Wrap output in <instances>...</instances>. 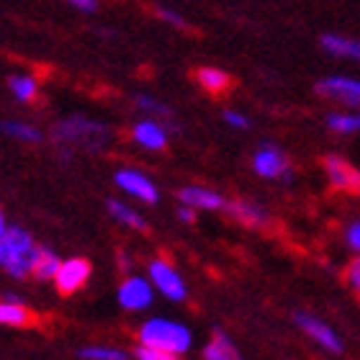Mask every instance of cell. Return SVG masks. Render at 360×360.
I'll use <instances>...</instances> for the list:
<instances>
[{"mask_svg": "<svg viewBox=\"0 0 360 360\" xmlns=\"http://www.w3.org/2000/svg\"><path fill=\"white\" fill-rule=\"evenodd\" d=\"M0 324L3 327H31L34 311L26 304H11L0 299Z\"/></svg>", "mask_w": 360, "mask_h": 360, "instance_id": "obj_21", "label": "cell"}, {"mask_svg": "<svg viewBox=\"0 0 360 360\" xmlns=\"http://www.w3.org/2000/svg\"><path fill=\"white\" fill-rule=\"evenodd\" d=\"M178 201L195 211H224L226 198L209 186H183L178 191Z\"/></svg>", "mask_w": 360, "mask_h": 360, "instance_id": "obj_13", "label": "cell"}, {"mask_svg": "<svg viewBox=\"0 0 360 360\" xmlns=\"http://www.w3.org/2000/svg\"><path fill=\"white\" fill-rule=\"evenodd\" d=\"M252 170L260 178H268V180H291L293 175L291 162H288V158L278 150L276 144H263L252 155Z\"/></svg>", "mask_w": 360, "mask_h": 360, "instance_id": "obj_8", "label": "cell"}, {"mask_svg": "<svg viewBox=\"0 0 360 360\" xmlns=\"http://www.w3.org/2000/svg\"><path fill=\"white\" fill-rule=\"evenodd\" d=\"M221 119L229 124V127H234V129H248L250 127V119L245 116V113H240V111H234V108H226L224 113H221Z\"/></svg>", "mask_w": 360, "mask_h": 360, "instance_id": "obj_29", "label": "cell"}, {"mask_svg": "<svg viewBox=\"0 0 360 360\" xmlns=\"http://www.w3.org/2000/svg\"><path fill=\"white\" fill-rule=\"evenodd\" d=\"M77 358L80 360H129V353L111 345H85V347H80Z\"/></svg>", "mask_w": 360, "mask_h": 360, "instance_id": "obj_24", "label": "cell"}, {"mask_svg": "<svg viewBox=\"0 0 360 360\" xmlns=\"http://www.w3.org/2000/svg\"><path fill=\"white\" fill-rule=\"evenodd\" d=\"M158 18L160 21L170 23V26H175V29H188L186 18H183L178 11H173V8H158Z\"/></svg>", "mask_w": 360, "mask_h": 360, "instance_id": "obj_27", "label": "cell"}, {"mask_svg": "<svg viewBox=\"0 0 360 360\" xmlns=\"http://www.w3.org/2000/svg\"><path fill=\"white\" fill-rule=\"evenodd\" d=\"M8 90L18 103H34L39 98V80L29 72H13L8 75Z\"/></svg>", "mask_w": 360, "mask_h": 360, "instance_id": "obj_20", "label": "cell"}, {"mask_svg": "<svg viewBox=\"0 0 360 360\" xmlns=\"http://www.w3.org/2000/svg\"><path fill=\"white\" fill-rule=\"evenodd\" d=\"M293 322L299 324V330L307 332L316 345H322L327 353H342V340H340V335L332 330L330 324H324L322 319H316L314 314L296 311V314H293Z\"/></svg>", "mask_w": 360, "mask_h": 360, "instance_id": "obj_10", "label": "cell"}, {"mask_svg": "<svg viewBox=\"0 0 360 360\" xmlns=\"http://www.w3.org/2000/svg\"><path fill=\"white\" fill-rule=\"evenodd\" d=\"M119 268H124V270L131 268V257H129V252H124V250L119 252Z\"/></svg>", "mask_w": 360, "mask_h": 360, "instance_id": "obj_35", "label": "cell"}, {"mask_svg": "<svg viewBox=\"0 0 360 360\" xmlns=\"http://www.w3.org/2000/svg\"><path fill=\"white\" fill-rule=\"evenodd\" d=\"M314 90L324 101H335V103H342L347 108H360V80L345 75H330L322 77L314 85Z\"/></svg>", "mask_w": 360, "mask_h": 360, "instance_id": "obj_5", "label": "cell"}, {"mask_svg": "<svg viewBox=\"0 0 360 360\" xmlns=\"http://www.w3.org/2000/svg\"><path fill=\"white\" fill-rule=\"evenodd\" d=\"M90 273H93L90 260H85V257H68V260H62L60 273H57L52 283L57 288V293L72 296L80 288H85V283L90 281Z\"/></svg>", "mask_w": 360, "mask_h": 360, "instance_id": "obj_9", "label": "cell"}, {"mask_svg": "<svg viewBox=\"0 0 360 360\" xmlns=\"http://www.w3.org/2000/svg\"><path fill=\"white\" fill-rule=\"evenodd\" d=\"M178 219L183 221V224H193V221H195V209H191V206H183V203H180V206H178Z\"/></svg>", "mask_w": 360, "mask_h": 360, "instance_id": "obj_32", "label": "cell"}, {"mask_svg": "<svg viewBox=\"0 0 360 360\" xmlns=\"http://www.w3.org/2000/svg\"><path fill=\"white\" fill-rule=\"evenodd\" d=\"M39 250H41V245H37L29 229L11 226L6 237L0 240V268L15 281H26L34 273Z\"/></svg>", "mask_w": 360, "mask_h": 360, "instance_id": "obj_2", "label": "cell"}, {"mask_svg": "<svg viewBox=\"0 0 360 360\" xmlns=\"http://www.w3.org/2000/svg\"><path fill=\"white\" fill-rule=\"evenodd\" d=\"M134 360H180V355L165 353V350H158V347L136 345L134 347Z\"/></svg>", "mask_w": 360, "mask_h": 360, "instance_id": "obj_26", "label": "cell"}, {"mask_svg": "<svg viewBox=\"0 0 360 360\" xmlns=\"http://www.w3.org/2000/svg\"><path fill=\"white\" fill-rule=\"evenodd\" d=\"M60 265H62V257L57 255L52 248H41L39 250L37 265H34V273H31V276L37 278V281H41V283H49V281L57 278Z\"/></svg>", "mask_w": 360, "mask_h": 360, "instance_id": "obj_23", "label": "cell"}, {"mask_svg": "<svg viewBox=\"0 0 360 360\" xmlns=\"http://www.w3.org/2000/svg\"><path fill=\"white\" fill-rule=\"evenodd\" d=\"M70 6L77 8L80 13H96L98 11V0H68Z\"/></svg>", "mask_w": 360, "mask_h": 360, "instance_id": "obj_31", "label": "cell"}, {"mask_svg": "<svg viewBox=\"0 0 360 360\" xmlns=\"http://www.w3.org/2000/svg\"><path fill=\"white\" fill-rule=\"evenodd\" d=\"M116 299H119V307L127 311H144L155 301V285L144 276H127L121 281Z\"/></svg>", "mask_w": 360, "mask_h": 360, "instance_id": "obj_7", "label": "cell"}, {"mask_svg": "<svg viewBox=\"0 0 360 360\" xmlns=\"http://www.w3.org/2000/svg\"><path fill=\"white\" fill-rule=\"evenodd\" d=\"M113 183H116V186H119L127 195H131V198H136V201L147 203V206H152V203L160 201V191H158V186H155V180H152L147 173H142V170H134V167H121L119 173L113 175Z\"/></svg>", "mask_w": 360, "mask_h": 360, "instance_id": "obj_6", "label": "cell"}, {"mask_svg": "<svg viewBox=\"0 0 360 360\" xmlns=\"http://www.w3.org/2000/svg\"><path fill=\"white\" fill-rule=\"evenodd\" d=\"M224 211L234 221H240L245 226H252V229H265L270 224V214L255 201H248V198H234V201H226Z\"/></svg>", "mask_w": 360, "mask_h": 360, "instance_id": "obj_14", "label": "cell"}, {"mask_svg": "<svg viewBox=\"0 0 360 360\" xmlns=\"http://www.w3.org/2000/svg\"><path fill=\"white\" fill-rule=\"evenodd\" d=\"M52 142L62 152V158L68 160L75 152H88L98 155L113 142V129L105 121L88 119L83 113H72L68 119L52 127Z\"/></svg>", "mask_w": 360, "mask_h": 360, "instance_id": "obj_1", "label": "cell"}, {"mask_svg": "<svg viewBox=\"0 0 360 360\" xmlns=\"http://www.w3.org/2000/svg\"><path fill=\"white\" fill-rule=\"evenodd\" d=\"M0 134L8 136V139H15V142L23 144H41L44 142V131L34 124H26V121L18 119H6L0 121Z\"/></svg>", "mask_w": 360, "mask_h": 360, "instance_id": "obj_16", "label": "cell"}, {"mask_svg": "<svg viewBox=\"0 0 360 360\" xmlns=\"http://www.w3.org/2000/svg\"><path fill=\"white\" fill-rule=\"evenodd\" d=\"M327 127L338 134H358L360 131V113H330Z\"/></svg>", "mask_w": 360, "mask_h": 360, "instance_id": "obj_25", "label": "cell"}, {"mask_svg": "<svg viewBox=\"0 0 360 360\" xmlns=\"http://www.w3.org/2000/svg\"><path fill=\"white\" fill-rule=\"evenodd\" d=\"M147 278L155 285V291L162 293L167 301H186L188 285L167 257H152L147 263Z\"/></svg>", "mask_w": 360, "mask_h": 360, "instance_id": "obj_4", "label": "cell"}, {"mask_svg": "<svg viewBox=\"0 0 360 360\" xmlns=\"http://www.w3.org/2000/svg\"><path fill=\"white\" fill-rule=\"evenodd\" d=\"M324 173H327L332 188H338V191H345V193H358L360 191V170L340 155L324 158Z\"/></svg>", "mask_w": 360, "mask_h": 360, "instance_id": "obj_11", "label": "cell"}, {"mask_svg": "<svg viewBox=\"0 0 360 360\" xmlns=\"http://www.w3.org/2000/svg\"><path fill=\"white\" fill-rule=\"evenodd\" d=\"M0 299L3 301H11V304H23V296H18V293H0Z\"/></svg>", "mask_w": 360, "mask_h": 360, "instance_id": "obj_34", "label": "cell"}, {"mask_svg": "<svg viewBox=\"0 0 360 360\" xmlns=\"http://www.w3.org/2000/svg\"><path fill=\"white\" fill-rule=\"evenodd\" d=\"M139 345L158 347L165 353L173 355H186L193 347V332L188 330L186 324L178 319H167V316H152L139 327L136 332Z\"/></svg>", "mask_w": 360, "mask_h": 360, "instance_id": "obj_3", "label": "cell"}, {"mask_svg": "<svg viewBox=\"0 0 360 360\" xmlns=\"http://www.w3.org/2000/svg\"><path fill=\"white\" fill-rule=\"evenodd\" d=\"M105 209H108V214H111L119 224L129 226V229H134V232H147V229H150V226H147V219L136 209H131L129 203L119 201V198H108V201H105Z\"/></svg>", "mask_w": 360, "mask_h": 360, "instance_id": "obj_17", "label": "cell"}, {"mask_svg": "<svg viewBox=\"0 0 360 360\" xmlns=\"http://www.w3.org/2000/svg\"><path fill=\"white\" fill-rule=\"evenodd\" d=\"M8 229H11V224H8V219H6V211L0 209V240L8 234Z\"/></svg>", "mask_w": 360, "mask_h": 360, "instance_id": "obj_33", "label": "cell"}, {"mask_svg": "<svg viewBox=\"0 0 360 360\" xmlns=\"http://www.w3.org/2000/svg\"><path fill=\"white\" fill-rule=\"evenodd\" d=\"M201 358L203 360H245L234 345V340L226 335L224 330H214L211 340L203 345L201 350Z\"/></svg>", "mask_w": 360, "mask_h": 360, "instance_id": "obj_15", "label": "cell"}, {"mask_svg": "<svg viewBox=\"0 0 360 360\" xmlns=\"http://www.w3.org/2000/svg\"><path fill=\"white\" fill-rule=\"evenodd\" d=\"M345 281H347V285H350V288H353V291L360 296V257H355L353 263L347 265Z\"/></svg>", "mask_w": 360, "mask_h": 360, "instance_id": "obj_28", "label": "cell"}, {"mask_svg": "<svg viewBox=\"0 0 360 360\" xmlns=\"http://www.w3.org/2000/svg\"><path fill=\"white\" fill-rule=\"evenodd\" d=\"M345 240L355 252H360V219H355L353 224L345 229Z\"/></svg>", "mask_w": 360, "mask_h": 360, "instance_id": "obj_30", "label": "cell"}, {"mask_svg": "<svg viewBox=\"0 0 360 360\" xmlns=\"http://www.w3.org/2000/svg\"><path fill=\"white\" fill-rule=\"evenodd\" d=\"M193 77L195 83H198V88H203L209 96H221V93H226V90L232 88V77L219 68H198L193 72Z\"/></svg>", "mask_w": 360, "mask_h": 360, "instance_id": "obj_18", "label": "cell"}, {"mask_svg": "<svg viewBox=\"0 0 360 360\" xmlns=\"http://www.w3.org/2000/svg\"><path fill=\"white\" fill-rule=\"evenodd\" d=\"M167 139H170V129L158 119H139L131 127V142L139 144L142 150L150 152H160L167 147Z\"/></svg>", "mask_w": 360, "mask_h": 360, "instance_id": "obj_12", "label": "cell"}, {"mask_svg": "<svg viewBox=\"0 0 360 360\" xmlns=\"http://www.w3.org/2000/svg\"><path fill=\"white\" fill-rule=\"evenodd\" d=\"M134 105L142 113H147L150 119H160V116H162V124H165L170 131H178V124H175V111L167 103L158 101L155 96H134Z\"/></svg>", "mask_w": 360, "mask_h": 360, "instance_id": "obj_19", "label": "cell"}, {"mask_svg": "<svg viewBox=\"0 0 360 360\" xmlns=\"http://www.w3.org/2000/svg\"><path fill=\"white\" fill-rule=\"evenodd\" d=\"M322 49L335 54V57H347V60L360 62V41H355V39L340 37V34H324Z\"/></svg>", "mask_w": 360, "mask_h": 360, "instance_id": "obj_22", "label": "cell"}]
</instances>
